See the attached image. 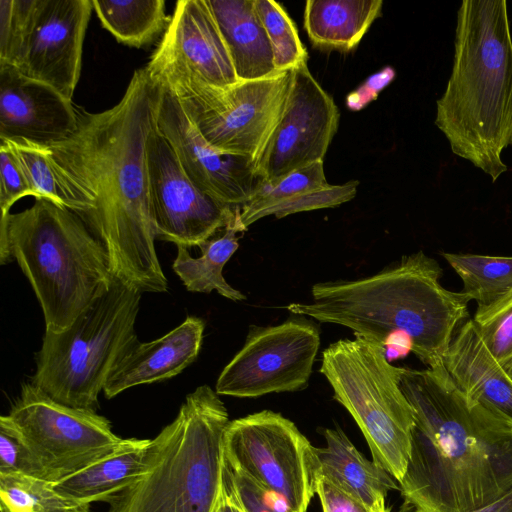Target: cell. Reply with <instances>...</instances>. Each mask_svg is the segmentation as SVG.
Listing matches in <instances>:
<instances>
[{"label": "cell", "instance_id": "cell-1", "mask_svg": "<svg viewBox=\"0 0 512 512\" xmlns=\"http://www.w3.org/2000/svg\"><path fill=\"white\" fill-rule=\"evenodd\" d=\"M156 92L147 69H138L115 106L78 108L74 133L43 146L69 209L101 240L115 278L141 293L168 289L154 244L146 157Z\"/></svg>", "mask_w": 512, "mask_h": 512}, {"label": "cell", "instance_id": "cell-2", "mask_svg": "<svg viewBox=\"0 0 512 512\" xmlns=\"http://www.w3.org/2000/svg\"><path fill=\"white\" fill-rule=\"evenodd\" d=\"M400 387L415 413L399 483L414 512H470L512 489V422L468 399L445 365L404 368Z\"/></svg>", "mask_w": 512, "mask_h": 512}, {"label": "cell", "instance_id": "cell-3", "mask_svg": "<svg viewBox=\"0 0 512 512\" xmlns=\"http://www.w3.org/2000/svg\"><path fill=\"white\" fill-rule=\"evenodd\" d=\"M442 269L424 252L403 256L379 273L353 281L316 283L310 302L291 303L294 315L350 328L382 346L393 334L407 336L412 352L428 368L444 365L470 299L440 283Z\"/></svg>", "mask_w": 512, "mask_h": 512}, {"label": "cell", "instance_id": "cell-4", "mask_svg": "<svg viewBox=\"0 0 512 512\" xmlns=\"http://www.w3.org/2000/svg\"><path fill=\"white\" fill-rule=\"evenodd\" d=\"M435 125L451 151L496 182L512 144V35L505 0H464Z\"/></svg>", "mask_w": 512, "mask_h": 512}, {"label": "cell", "instance_id": "cell-5", "mask_svg": "<svg viewBox=\"0 0 512 512\" xmlns=\"http://www.w3.org/2000/svg\"><path fill=\"white\" fill-rule=\"evenodd\" d=\"M15 259L42 308L45 331L61 332L113 283L101 240L74 211L46 198L0 219V262Z\"/></svg>", "mask_w": 512, "mask_h": 512}, {"label": "cell", "instance_id": "cell-6", "mask_svg": "<svg viewBox=\"0 0 512 512\" xmlns=\"http://www.w3.org/2000/svg\"><path fill=\"white\" fill-rule=\"evenodd\" d=\"M224 403L207 385L151 439L145 472L114 495L107 512H214L223 483Z\"/></svg>", "mask_w": 512, "mask_h": 512}, {"label": "cell", "instance_id": "cell-7", "mask_svg": "<svg viewBox=\"0 0 512 512\" xmlns=\"http://www.w3.org/2000/svg\"><path fill=\"white\" fill-rule=\"evenodd\" d=\"M141 294L115 278L68 328L45 331L31 382L63 405L95 410L111 372L137 338Z\"/></svg>", "mask_w": 512, "mask_h": 512}, {"label": "cell", "instance_id": "cell-8", "mask_svg": "<svg viewBox=\"0 0 512 512\" xmlns=\"http://www.w3.org/2000/svg\"><path fill=\"white\" fill-rule=\"evenodd\" d=\"M403 370L386 360L381 346L356 336L329 345L322 353L320 367L334 399L361 429L373 461L398 483L410 459L416 422L400 387Z\"/></svg>", "mask_w": 512, "mask_h": 512}, {"label": "cell", "instance_id": "cell-9", "mask_svg": "<svg viewBox=\"0 0 512 512\" xmlns=\"http://www.w3.org/2000/svg\"><path fill=\"white\" fill-rule=\"evenodd\" d=\"M92 9V0H0V64L73 101Z\"/></svg>", "mask_w": 512, "mask_h": 512}, {"label": "cell", "instance_id": "cell-10", "mask_svg": "<svg viewBox=\"0 0 512 512\" xmlns=\"http://www.w3.org/2000/svg\"><path fill=\"white\" fill-rule=\"evenodd\" d=\"M0 428L17 437L29 451L41 478L57 483L120 449L126 439L112 430L110 421L95 410L63 405L31 381Z\"/></svg>", "mask_w": 512, "mask_h": 512}, {"label": "cell", "instance_id": "cell-11", "mask_svg": "<svg viewBox=\"0 0 512 512\" xmlns=\"http://www.w3.org/2000/svg\"><path fill=\"white\" fill-rule=\"evenodd\" d=\"M290 79V71H283L224 88L184 80L157 82L180 99L210 146L249 157L257 165L284 113Z\"/></svg>", "mask_w": 512, "mask_h": 512}, {"label": "cell", "instance_id": "cell-12", "mask_svg": "<svg viewBox=\"0 0 512 512\" xmlns=\"http://www.w3.org/2000/svg\"><path fill=\"white\" fill-rule=\"evenodd\" d=\"M224 462L306 512L316 493V448L281 414L263 410L230 421L223 440Z\"/></svg>", "mask_w": 512, "mask_h": 512}, {"label": "cell", "instance_id": "cell-13", "mask_svg": "<svg viewBox=\"0 0 512 512\" xmlns=\"http://www.w3.org/2000/svg\"><path fill=\"white\" fill-rule=\"evenodd\" d=\"M320 346L318 327L304 317L267 327L250 326L241 350L224 367L216 393L256 398L308 386Z\"/></svg>", "mask_w": 512, "mask_h": 512}, {"label": "cell", "instance_id": "cell-14", "mask_svg": "<svg viewBox=\"0 0 512 512\" xmlns=\"http://www.w3.org/2000/svg\"><path fill=\"white\" fill-rule=\"evenodd\" d=\"M148 186L156 238L199 246L226 227L240 211L200 191L154 125L146 143Z\"/></svg>", "mask_w": 512, "mask_h": 512}, {"label": "cell", "instance_id": "cell-15", "mask_svg": "<svg viewBox=\"0 0 512 512\" xmlns=\"http://www.w3.org/2000/svg\"><path fill=\"white\" fill-rule=\"evenodd\" d=\"M290 73L284 113L257 164L259 178L267 183L324 161L339 124L333 98L310 73L307 63Z\"/></svg>", "mask_w": 512, "mask_h": 512}, {"label": "cell", "instance_id": "cell-16", "mask_svg": "<svg viewBox=\"0 0 512 512\" xmlns=\"http://www.w3.org/2000/svg\"><path fill=\"white\" fill-rule=\"evenodd\" d=\"M154 80V79H153ZM155 126L167 140L192 183L203 193L229 206L252 198L260 178L249 157L210 146L192 123L180 99L157 82Z\"/></svg>", "mask_w": 512, "mask_h": 512}, {"label": "cell", "instance_id": "cell-17", "mask_svg": "<svg viewBox=\"0 0 512 512\" xmlns=\"http://www.w3.org/2000/svg\"><path fill=\"white\" fill-rule=\"evenodd\" d=\"M156 81L224 88L238 83L230 53L206 0H179L145 67Z\"/></svg>", "mask_w": 512, "mask_h": 512}, {"label": "cell", "instance_id": "cell-18", "mask_svg": "<svg viewBox=\"0 0 512 512\" xmlns=\"http://www.w3.org/2000/svg\"><path fill=\"white\" fill-rule=\"evenodd\" d=\"M77 125L72 100L0 64V139L48 146L68 138Z\"/></svg>", "mask_w": 512, "mask_h": 512}, {"label": "cell", "instance_id": "cell-19", "mask_svg": "<svg viewBox=\"0 0 512 512\" xmlns=\"http://www.w3.org/2000/svg\"><path fill=\"white\" fill-rule=\"evenodd\" d=\"M204 321L188 316L164 336L140 342L136 338L111 372L103 392L107 399L141 384L163 381L181 373L197 358Z\"/></svg>", "mask_w": 512, "mask_h": 512}, {"label": "cell", "instance_id": "cell-20", "mask_svg": "<svg viewBox=\"0 0 512 512\" xmlns=\"http://www.w3.org/2000/svg\"><path fill=\"white\" fill-rule=\"evenodd\" d=\"M444 365L468 399L491 406L512 422V376L489 352L472 319L457 330Z\"/></svg>", "mask_w": 512, "mask_h": 512}, {"label": "cell", "instance_id": "cell-21", "mask_svg": "<svg viewBox=\"0 0 512 512\" xmlns=\"http://www.w3.org/2000/svg\"><path fill=\"white\" fill-rule=\"evenodd\" d=\"M326 446L316 448L318 476H322L374 512H389V491L400 490L397 480L382 466L369 461L341 429H325Z\"/></svg>", "mask_w": 512, "mask_h": 512}, {"label": "cell", "instance_id": "cell-22", "mask_svg": "<svg viewBox=\"0 0 512 512\" xmlns=\"http://www.w3.org/2000/svg\"><path fill=\"white\" fill-rule=\"evenodd\" d=\"M224 38L238 81L274 76L273 51L254 0H206Z\"/></svg>", "mask_w": 512, "mask_h": 512}, {"label": "cell", "instance_id": "cell-23", "mask_svg": "<svg viewBox=\"0 0 512 512\" xmlns=\"http://www.w3.org/2000/svg\"><path fill=\"white\" fill-rule=\"evenodd\" d=\"M150 442L151 439L128 438L111 455L53 485L60 493L77 500L107 503L145 472Z\"/></svg>", "mask_w": 512, "mask_h": 512}, {"label": "cell", "instance_id": "cell-24", "mask_svg": "<svg viewBox=\"0 0 512 512\" xmlns=\"http://www.w3.org/2000/svg\"><path fill=\"white\" fill-rule=\"evenodd\" d=\"M382 0H308L304 29L313 45L355 48L382 10Z\"/></svg>", "mask_w": 512, "mask_h": 512}, {"label": "cell", "instance_id": "cell-25", "mask_svg": "<svg viewBox=\"0 0 512 512\" xmlns=\"http://www.w3.org/2000/svg\"><path fill=\"white\" fill-rule=\"evenodd\" d=\"M246 230L240 220L239 211L226 227L199 244L198 247L202 251L200 257H192L187 247L177 245V256L172 268L187 290L202 293L216 290L232 301H241L246 298L226 282L222 273L225 264L238 249L237 234Z\"/></svg>", "mask_w": 512, "mask_h": 512}, {"label": "cell", "instance_id": "cell-26", "mask_svg": "<svg viewBox=\"0 0 512 512\" xmlns=\"http://www.w3.org/2000/svg\"><path fill=\"white\" fill-rule=\"evenodd\" d=\"M101 25L127 46L141 48L165 33L171 17L164 0H92Z\"/></svg>", "mask_w": 512, "mask_h": 512}, {"label": "cell", "instance_id": "cell-27", "mask_svg": "<svg viewBox=\"0 0 512 512\" xmlns=\"http://www.w3.org/2000/svg\"><path fill=\"white\" fill-rule=\"evenodd\" d=\"M463 282V293L485 307L512 290V256L441 252Z\"/></svg>", "mask_w": 512, "mask_h": 512}, {"label": "cell", "instance_id": "cell-28", "mask_svg": "<svg viewBox=\"0 0 512 512\" xmlns=\"http://www.w3.org/2000/svg\"><path fill=\"white\" fill-rule=\"evenodd\" d=\"M91 503L60 493L53 483L20 473H0V512H90Z\"/></svg>", "mask_w": 512, "mask_h": 512}, {"label": "cell", "instance_id": "cell-29", "mask_svg": "<svg viewBox=\"0 0 512 512\" xmlns=\"http://www.w3.org/2000/svg\"><path fill=\"white\" fill-rule=\"evenodd\" d=\"M327 186L324 161L292 171L275 182L260 180L250 201L241 206L240 220L247 229L257 220L272 215L278 207Z\"/></svg>", "mask_w": 512, "mask_h": 512}, {"label": "cell", "instance_id": "cell-30", "mask_svg": "<svg viewBox=\"0 0 512 512\" xmlns=\"http://www.w3.org/2000/svg\"><path fill=\"white\" fill-rule=\"evenodd\" d=\"M254 3L272 47L276 70L290 71L307 63L308 53L283 6L274 0H254Z\"/></svg>", "mask_w": 512, "mask_h": 512}, {"label": "cell", "instance_id": "cell-31", "mask_svg": "<svg viewBox=\"0 0 512 512\" xmlns=\"http://www.w3.org/2000/svg\"><path fill=\"white\" fill-rule=\"evenodd\" d=\"M472 321L489 352L512 376V290L489 306L477 307Z\"/></svg>", "mask_w": 512, "mask_h": 512}, {"label": "cell", "instance_id": "cell-32", "mask_svg": "<svg viewBox=\"0 0 512 512\" xmlns=\"http://www.w3.org/2000/svg\"><path fill=\"white\" fill-rule=\"evenodd\" d=\"M5 141L19 162L35 198H46L69 209V201L43 146L24 141Z\"/></svg>", "mask_w": 512, "mask_h": 512}, {"label": "cell", "instance_id": "cell-33", "mask_svg": "<svg viewBox=\"0 0 512 512\" xmlns=\"http://www.w3.org/2000/svg\"><path fill=\"white\" fill-rule=\"evenodd\" d=\"M222 485L244 512H296L277 493L225 462Z\"/></svg>", "mask_w": 512, "mask_h": 512}, {"label": "cell", "instance_id": "cell-34", "mask_svg": "<svg viewBox=\"0 0 512 512\" xmlns=\"http://www.w3.org/2000/svg\"><path fill=\"white\" fill-rule=\"evenodd\" d=\"M25 196H33V191L10 146L0 140L1 217L9 214L12 205Z\"/></svg>", "mask_w": 512, "mask_h": 512}, {"label": "cell", "instance_id": "cell-35", "mask_svg": "<svg viewBox=\"0 0 512 512\" xmlns=\"http://www.w3.org/2000/svg\"><path fill=\"white\" fill-rule=\"evenodd\" d=\"M0 473H20L41 478L40 470L26 447L17 437L2 428H0Z\"/></svg>", "mask_w": 512, "mask_h": 512}, {"label": "cell", "instance_id": "cell-36", "mask_svg": "<svg viewBox=\"0 0 512 512\" xmlns=\"http://www.w3.org/2000/svg\"><path fill=\"white\" fill-rule=\"evenodd\" d=\"M316 493L321 501L323 512H374L322 476L317 478Z\"/></svg>", "mask_w": 512, "mask_h": 512}, {"label": "cell", "instance_id": "cell-37", "mask_svg": "<svg viewBox=\"0 0 512 512\" xmlns=\"http://www.w3.org/2000/svg\"><path fill=\"white\" fill-rule=\"evenodd\" d=\"M395 76L390 67L371 76L367 81L347 97V106L353 110H359L375 99L378 93L388 85Z\"/></svg>", "mask_w": 512, "mask_h": 512}, {"label": "cell", "instance_id": "cell-38", "mask_svg": "<svg viewBox=\"0 0 512 512\" xmlns=\"http://www.w3.org/2000/svg\"><path fill=\"white\" fill-rule=\"evenodd\" d=\"M470 512H512V489L493 502Z\"/></svg>", "mask_w": 512, "mask_h": 512}, {"label": "cell", "instance_id": "cell-39", "mask_svg": "<svg viewBox=\"0 0 512 512\" xmlns=\"http://www.w3.org/2000/svg\"><path fill=\"white\" fill-rule=\"evenodd\" d=\"M214 512H244L229 496L222 485L221 495Z\"/></svg>", "mask_w": 512, "mask_h": 512}]
</instances>
